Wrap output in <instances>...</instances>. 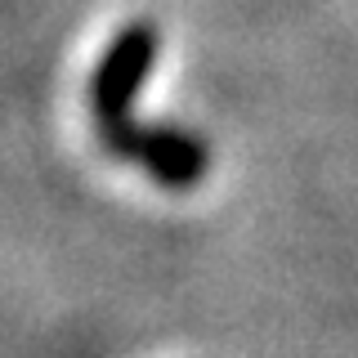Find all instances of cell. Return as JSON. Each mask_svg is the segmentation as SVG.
I'll list each match as a JSON object with an SVG mask.
<instances>
[{
  "label": "cell",
  "instance_id": "cell-1",
  "mask_svg": "<svg viewBox=\"0 0 358 358\" xmlns=\"http://www.w3.org/2000/svg\"><path fill=\"white\" fill-rule=\"evenodd\" d=\"M152 50H157V31L152 27H130L126 36L117 41V50L103 59V72H99V108L117 117L121 108L130 103L134 85L143 81L152 63Z\"/></svg>",
  "mask_w": 358,
  "mask_h": 358
}]
</instances>
